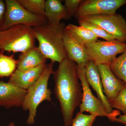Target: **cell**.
Wrapping results in <instances>:
<instances>
[{"label":"cell","mask_w":126,"mask_h":126,"mask_svg":"<svg viewBox=\"0 0 126 126\" xmlns=\"http://www.w3.org/2000/svg\"><path fill=\"white\" fill-rule=\"evenodd\" d=\"M52 73L54 93L60 104L64 126L72 125L75 110L80 105L83 92L79 82L77 64L66 58Z\"/></svg>","instance_id":"cell-1"},{"label":"cell","mask_w":126,"mask_h":126,"mask_svg":"<svg viewBox=\"0 0 126 126\" xmlns=\"http://www.w3.org/2000/svg\"><path fill=\"white\" fill-rule=\"evenodd\" d=\"M66 26L64 23L51 24L47 22L33 27L35 39L38 42L39 51L52 63H61L67 58L63 43Z\"/></svg>","instance_id":"cell-2"},{"label":"cell","mask_w":126,"mask_h":126,"mask_svg":"<svg viewBox=\"0 0 126 126\" xmlns=\"http://www.w3.org/2000/svg\"><path fill=\"white\" fill-rule=\"evenodd\" d=\"M33 27L24 25L0 31V53H23L35 47Z\"/></svg>","instance_id":"cell-3"},{"label":"cell","mask_w":126,"mask_h":126,"mask_svg":"<svg viewBox=\"0 0 126 126\" xmlns=\"http://www.w3.org/2000/svg\"><path fill=\"white\" fill-rule=\"evenodd\" d=\"M54 63H51L46 65L45 69L38 80L27 90L22 107L24 111H29L27 123L33 124L38 106L44 101H51L52 92L48 88V82L53 72Z\"/></svg>","instance_id":"cell-4"},{"label":"cell","mask_w":126,"mask_h":126,"mask_svg":"<svg viewBox=\"0 0 126 126\" xmlns=\"http://www.w3.org/2000/svg\"><path fill=\"white\" fill-rule=\"evenodd\" d=\"M6 9L4 20L0 31L5 30L14 26L24 25L33 27L47 22L46 18L35 15L28 11L17 0H5Z\"/></svg>","instance_id":"cell-5"},{"label":"cell","mask_w":126,"mask_h":126,"mask_svg":"<svg viewBox=\"0 0 126 126\" xmlns=\"http://www.w3.org/2000/svg\"><path fill=\"white\" fill-rule=\"evenodd\" d=\"M89 59L96 64L110 65L126 49V43L115 40L99 41L84 46Z\"/></svg>","instance_id":"cell-6"},{"label":"cell","mask_w":126,"mask_h":126,"mask_svg":"<svg viewBox=\"0 0 126 126\" xmlns=\"http://www.w3.org/2000/svg\"><path fill=\"white\" fill-rule=\"evenodd\" d=\"M79 79L82 89V98L79 106V112H87L96 116L106 117L109 120L111 117L108 113L103 103L93 94L86 78L84 67L77 65Z\"/></svg>","instance_id":"cell-7"},{"label":"cell","mask_w":126,"mask_h":126,"mask_svg":"<svg viewBox=\"0 0 126 126\" xmlns=\"http://www.w3.org/2000/svg\"><path fill=\"white\" fill-rule=\"evenodd\" d=\"M80 19L97 25L116 40L126 42V21L120 14L90 16Z\"/></svg>","instance_id":"cell-8"},{"label":"cell","mask_w":126,"mask_h":126,"mask_svg":"<svg viewBox=\"0 0 126 126\" xmlns=\"http://www.w3.org/2000/svg\"><path fill=\"white\" fill-rule=\"evenodd\" d=\"M126 0H82L75 15L77 20L90 16L116 14Z\"/></svg>","instance_id":"cell-9"},{"label":"cell","mask_w":126,"mask_h":126,"mask_svg":"<svg viewBox=\"0 0 126 126\" xmlns=\"http://www.w3.org/2000/svg\"><path fill=\"white\" fill-rule=\"evenodd\" d=\"M85 74L89 86L93 88L96 93L98 98L103 103L106 111L111 116L110 121L119 115L118 111L113 110L111 104L103 92L100 74L97 65L93 61L89 60L84 66Z\"/></svg>","instance_id":"cell-10"},{"label":"cell","mask_w":126,"mask_h":126,"mask_svg":"<svg viewBox=\"0 0 126 126\" xmlns=\"http://www.w3.org/2000/svg\"><path fill=\"white\" fill-rule=\"evenodd\" d=\"M27 90L0 81V107L6 109L22 107Z\"/></svg>","instance_id":"cell-11"},{"label":"cell","mask_w":126,"mask_h":126,"mask_svg":"<svg viewBox=\"0 0 126 126\" xmlns=\"http://www.w3.org/2000/svg\"><path fill=\"white\" fill-rule=\"evenodd\" d=\"M63 39L67 58L75 62L78 66L84 67L90 60L85 47L78 42L66 28Z\"/></svg>","instance_id":"cell-12"},{"label":"cell","mask_w":126,"mask_h":126,"mask_svg":"<svg viewBox=\"0 0 126 126\" xmlns=\"http://www.w3.org/2000/svg\"><path fill=\"white\" fill-rule=\"evenodd\" d=\"M97 66L103 92L110 102L117 96L125 84L115 77L111 71L109 65L99 64Z\"/></svg>","instance_id":"cell-13"},{"label":"cell","mask_w":126,"mask_h":126,"mask_svg":"<svg viewBox=\"0 0 126 126\" xmlns=\"http://www.w3.org/2000/svg\"><path fill=\"white\" fill-rule=\"evenodd\" d=\"M47 64H43L26 71H20L16 69L10 77L8 82L27 90L39 78Z\"/></svg>","instance_id":"cell-14"},{"label":"cell","mask_w":126,"mask_h":126,"mask_svg":"<svg viewBox=\"0 0 126 126\" xmlns=\"http://www.w3.org/2000/svg\"><path fill=\"white\" fill-rule=\"evenodd\" d=\"M47 60L35 46L19 55L16 69L21 71L29 70L46 63Z\"/></svg>","instance_id":"cell-15"},{"label":"cell","mask_w":126,"mask_h":126,"mask_svg":"<svg viewBox=\"0 0 126 126\" xmlns=\"http://www.w3.org/2000/svg\"><path fill=\"white\" fill-rule=\"evenodd\" d=\"M45 16L47 22L51 24L61 23V20H67L70 17L64 5L60 0H46Z\"/></svg>","instance_id":"cell-16"},{"label":"cell","mask_w":126,"mask_h":126,"mask_svg":"<svg viewBox=\"0 0 126 126\" xmlns=\"http://www.w3.org/2000/svg\"><path fill=\"white\" fill-rule=\"evenodd\" d=\"M65 28L78 42L84 46L98 41V38L93 32L81 26L69 24Z\"/></svg>","instance_id":"cell-17"},{"label":"cell","mask_w":126,"mask_h":126,"mask_svg":"<svg viewBox=\"0 0 126 126\" xmlns=\"http://www.w3.org/2000/svg\"><path fill=\"white\" fill-rule=\"evenodd\" d=\"M109 67L115 77L126 84V49L121 55L116 58Z\"/></svg>","instance_id":"cell-18"},{"label":"cell","mask_w":126,"mask_h":126,"mask_svg":"<svg viewBox=\"0 0 126 126\" xmlns=\"http://www.w3.org/2000/svg\"><path fill=\"white\" fill-rule=\"evenodd\" d=\"M16 64L14 55L7 56L0 53V78L10 77L16 69Z\"/></svg>","instance_id":"cell-19"},{"label":"cell","mask_w":126,"mask_h":126,"mask_svg":"<svg viewBox=\"0 0 126 126\" xmlns=\"http://www.w3.org/2000/svg\"><path fill=\"white\" fill-rule=\"evenodd\" d=\"M24 8L30 13L39 16H45V0H17Z\"/></svg>","instance_id":"cell-20"},{"label":"cell","mask_w":126,"mask_h":126,"mask_svg":"<svg viewBox=\"0 0 126 126\" xmlns=\"http://www.w3.org/2000/svg\"><path fill=\"white\" fill-rule=\"evenodd\" d=\"M78 21L79 26L90 30L98 38H101L106 41L116 40L112 35L108 33L102 27L82 19L78 20Z\"/></svg>","instance_id":"cell-21"},{"label":"cell","mask_w":126,"mask_h":126,"mask_svg":"<svg viewBox=\"0 0 126 126\" xmlns=\"http://www.w3.org/2000/svg\"><path fill=\"white\" fill-rule=\"evenodd\" d=\"M97 117L92 115H87L79 112L73 119L72 126H92Z\"/></svg>","instance_id":"cell-22"},{"label":"cell","mask_w":126,"mask_h":126,"mask_svg":"<svg viewBox=\"0 0 126 126\" xmlns=\"http://www.w3.org/2000/svg\"><path fill=\"white\" fill-rule=\"evenodd\" d=\"M110 103L112 108L120 110L126 114V84H124L117 96Z\"/></svg>","instance_id":"cell-23"},{"label":"cell","mask_w":126,"mask_h":126,"mask_svg":"<svg viewBox=\"0 0 126 126\" xmlns=\"http://www.w3.org/2000/svg\"><path fill=\"white\" fill-rule=\"evenodd\" d=\"M82 0H65L64 5L70 18L74 16Z\"/></svg>","instance_id":"cell-24"},{"label":"cell","mask_w":126,"mask_h":126,"mask_svg":"<svg viewBox=\"0 0 126 126\" xmlns=\"http://www.w3.org/2000/svg\"><path fill=\"white\" fill-rule=\"evenodd\" d=\"M6 6L5 2L3 0H0V26L4 20Z\"/></svg>","instance_id":"cell-25"},{"label":"cell","mask_w":126,"mask_h":126,"mask_svg":"<svg viewBox=\"0 0 126 126\" xmlns=\"http://www.w3.org/2000/svg\"><path fill=\"white\" fill-rule=\"evenodd\" d=\"M112 122L118 123L126 126V114L119 115L118 117H116L113 119Z\"/></svg>","instance_id":"cell-26"},{"label":"cell","mask_w":126,"mask_h":126,"mask_svg":"<svg viewBox=\"0 0 126 126\" xmlns=\"http://www.w3.org/2000/svg\"><path fill=\"white\" fill-rule=\"evenodd\" d=\"M8 126H15V123L14 122L10 123Z\"/></svg>","instance_id":"cell-27"}]
</instances>
